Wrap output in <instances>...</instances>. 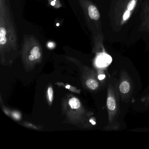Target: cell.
<instances>
[{"instance_id": "13", "label": "cell", "mask_w": 149, "mask_h": 149, "mask_svg": "<svg viewBox=\"0 0 149 149\" xmlns=\"http://www.w3.org/2000/svg\"><path fill=\"white\" fill-rule=\"evenodd\" d=\"M105 76L104 75L102 74L98 76V78L99 80H102L103 79H104L105 78Z\"/></svg>"}, {"instance_id": "15", "label": "cell", "mask_w": 149, "mask_h": 149, "mask_svg": "<svg viewBox=\"0 0 149 149\" xmlns=\"http://www.w3.org/2000/svg\"><path fill=\"white\" fill-rule=\"evenodd\" d=\"M51 4L52 6H54L55 3L54 1H52V2H51Z\"/></svg>"}, {"instance_id": "17", "label": "cell", "mask_w": 149, "mask_h": 149, "mask_svg": "<svg viewBox=\"0 0 149 149\" xmlns=\"http://www.w3.org/2000/svg\"><path fill=\"white\" fill-rule=\"evenodd\" d=\"M56 26H59V23H57V24H56Z\"/></svg>"}, {"instance_id": "1", "label": "cell", "mask_w": 149, "mask_h": 149, "mask_svg": "<svg viewBox=\"0 0 149 149\" xmlns=\"http://www.w3.org/2000/svg\"><path fill=\"white\" fill-rule=\"evenodd\" d=\"M112 59L110 56L104 54L98 57L97 61V66L100 67L106 66L111 63Z\"/></svg>"}, {"instance_id": "7", "label": "cell", "mask_w": 149, "mask_h": 149, "mask_svg": "<svg viewBox=\"0 0 149 149\" xmlns=\"http://www.w3.org/2000/svg\"><path fill=\"white\" fill-rule=\"evenodd\" d=\"M107 106L108 109L111 111L115 109L116 108V102L115 99L111 97H109L107 99Z\"/></svg>"}, {"instance_id": "4", "label": "cell", "mask_w": 149, "mask_h": 149, "mask_svg": "<svg viewBox=\"0 0 149 149\" xmlns=\"http://www.w3.org/2000/svg\"><path fill=\"white\" fill-rule=\"evenodd\" d=\"M69 104L72 109H78L81 106V103L79 100L75 97L71 98L70 100Z\"/></svg>"}, {"instance_id": "12", "label": "cell", "mask_w": 149, "mask_h": 149, "mask_svg": "<svg viewBox=\"0 0 149 149\" xmlns=\"http://www.w3.org/2000/svg\"><path fill=\"white\" fill-rule=\"evenodd\" d=\"M39 50H40L39 48L38 47H35L32 49L30 53H31V55L35 54H37V53L39 52Z\"/></svg>"}, {"instance_id": "2", "label": "cell", "mask_w": 149, "mask_h": 149, "mask_svg": "<svg viewBox=\"0 0 149 149\" xmlns=\"http://www.w3.org/2000/svg\"><path fill=\"white\" fill-rule=\"evenodd\" d=\"M88 15L90 18L92 19L97 20L100 18V14L97 8L91 5L88 8Z\"/></svg>"}, {"instance_id": "8", "label": "cell", "mask_w": 149, "mask_h": 149, "mask_svg": "<svg viewBox=\"0 0 149 149\" xmlns=\"http://www.w3.org/2000/svg\"><path fill=\"white\" fill-rule=\"evenodd\" d=\"M136 4V1L135 0H132V1H130L127 6L128 10L130 11H132L134 8Z\"/></svg>"}, {"instance_id": "5", "label": "cell", "mask_w": 149, "mask_h": 149, "mask_svg": "<svg viewBox=\"0 0 149 149\" xmlns=\"http://www.w3.org/2000/svg\"><path fill=\"white\" fill-rule=\"evenodd\" d=\"M6 31L4 28H0V44L1 45H5L7 42L6 36Z\"/></svg>"}, {"instance_id": "6", "label": "cell", "mask_w": 149, "mask_h": 149, "mask_svg": "<svg viewBox=\"0 0 149 149\" xmlns=\"http://www.w3.org/2000/svg\"><path fill=\"white\" fill-rule=\"evenodd\" d=\"M86 85L91 89L95 90L98 87V84L95 80L90 79L86 81Z\"/></svg>"}, {"instance_id": "9", "label": "cell", "mask_w": 149, "mask_h": 149, "mask_svg": "<svg viewBox=\"0 0 149 149\" xmlns=\"http://www.w3.org/2000/svg\"><path fill=\"white\" fill-rule=\"evenodd\" d=\"M41 56V54L40 52H38L37 54H35L33 55H31L29 56V59L30 61H34V60H36V59H39Z\"/></svg>"}, {"instance_id": "16", "label": "cell", "mask_w": 149, "mask_h": 149, "mask_svg": "<svg viewBox=\"0 0 149 149\" xmlns=\"http://www.w3.org/2000/svg\"><path fill=\"white\" fill-rule=\"evenodd\" d=\"M66 88H67L69 89L70 88V85H67V86H66Z\"/></svg>"}, {"instance_id": "14", "label": "cell", "mask_w": 149, "mask_h": 149, "mask_svg": "<svg viewBox=\"0 0 149 149\" xmlns=\"http://www.w3.org/2000/svg\"><path fill=\"white\" fill-rule=\"evenodd\" d=\"M90 122L92 124V125H95L96 124L95 122V121H93L92 120H90Z\"/></svg>"}, {"instance_id": "11", "label": "cell", "mask_w": 149, "mask_h": 149, "mask_svg": "<svg viewBox=\"0 0 149 149\" xmlns=\"http://www.w3.org/2000/svg\"><path fill=\"white\" fill-rule=\"evenodd\" d=\"M130 16V12L129 10L126 11L123 15V19L124 21H126L129 19Z\"/></svg>"}, {"instance_id": "10", "label": "cell", "mask_w": 149, "mask_h": 149, "mask_svg": "<svg viewBox=\"0 0 149 149\" xmlns=\"http://www.w3.org/2000/svg\"><path fill=\"white\" fill-rule=\"evenodd\" d=\"M48 95L49 99L50 102L53 100V90L51 87H49L48 89Z\"/></svg>"}, {"instance_id": "3", "label": "cell", "mask_w": 149, "mask_h": 149, "mask_svg": "<svg viewBox=\"0 0 149 149\" xmlns=\"http://www.w3.org/2000/svg\"><path fill=\"white\" fill-rule=\"evenodd\" d=\"M119 89L122 93L125 94L130 91V85L128 82H123L120 84Z\"/></svg>"}]
</instances>
